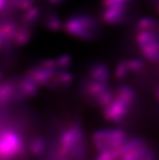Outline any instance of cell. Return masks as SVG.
Here are the masks:
<instances>
[{
    "mask_svg": "<svg viewBox=\"0 0 159 160\" xmlns=\"http://www.w3.org/2000/svg\"><path fill=\"white\" fill-rule=\"evenodd\" d=\"M50 137L48 160H83L87 156V138L77 119L54 125Z\"/></svg>",
    "mask_w": 159,
    "mask_h": 160,
    "instance_id": "cell-1",
    "label": "cell"
},
{
    "mask_svg": "<svg viewBox=\"0 0 159 160\" xmlns=\"http://www.w3.org/2000/svg\"><path fill=\"white\" fill-rule=\"evenodd\" d=\"M138 97L136 91L129 85L122 84L111 89L110 100L102 107L104 119L118 125L127 124L137 108Z\"/></svg>",
    "mask_w": 159,
    "mask_h": 160,
    "instance_id": "cell-2",
    "label": "cell"
},
{
    "mask_svg": "<svg viewBox=\"0 0 159 160\" xmlns=\"http://www.w3.org/2000/svg\"><path fill=\"white\" fill-rule=\"evenodd\" d=\"M62 28L68 35L75 39L91 42L100 36L101 20L90 12L79 11L71 14L63 22Z\"/></svg>",
    "mask_w": 159,
    "mask_h": 160,
    "instance_id": "cell-3",
    "label": "cell"
},
{
    "mask_svg": "<svg viewBox=\"0 0 159 160\" xmlns=\"http://www.w3.org/2000/svg\"><path fill=\"white\" fill-rule=\"evenodd\" d=\"M139 9L137 0H101L100 19L111 26L129 23L137 18Z\"/></svg>",
    "mask_w": 159,
    "mask_h": 160,
    "instance_id": "cell-4",
    "label": "cell"
},
{
    "mask_svg": "<svg viewBox=\"0 0 159 160\" xmlns=\"http://www.w3.org/2000/svg\"><path fill=\"white\" fill-rule=\"evenodd\" d=\"M26 75L39 87L53 92H62L69 89L74 79L69 71L50 70L35 64L26 70Z\"/></svg>",
    "mask_w": 159,
    "mask_h": 160,
    "instance_id": "cell-5",
    "label": "cell"
},
{
    "mask_svg": "<svg viewBox=\"0 0 159 160\" xmlns=\"http://www.w3.org/2000/svg\"><path fill=\"white\" fill-rule=\"evenodd\" d=\"M79 91L84 102L89 106L101 108L107 104L111 94L109 83L94 80L85 75L80 82Z\"/></svg>",
    "mask_w": 159,
    "mask_h": 160,
    "instance_id": "cell-6",
    "label": "cell"
},
{
    "mask_svg": "<svg viewBox=\"0 0 159 160\" xmlns=\"http://www.w3.org/2000/svg\"><path fill=\"white\" fill-rule=\"evenodd\" d=\"M26 141L22 135L12 128L0 131V160L22 158L28 156Z\"/></svg>",
    "mask_w": 159,
    "mask_h": 160,
    "instance_id": "cell-7",
    "label": "cell"
},
{
    "mask_svg": "<svg viewBox=\"0 0 159 160\" xmlns=\"http://www.w3.org/2000/svg\"><path fill=\"white\" fill-rule=\"evenodd\" d=\"M118 151L119 160H152L157 157L153 145L141 137H129Z\"/></svg>",
    "mask_w": 159,
    "mask_h": 160,
    "instance_id": "cell-8",
    "label": "cell"
},
{
    "mask_svg": "<svg viewBox=\"0 0 159 160\" xmlns=\"http://www.w3.org/2000/svg\"><path fill=\"white\" fill-rule=\"evenodd\" d=\"M127 132L115 127L101 128L95 131L92 136L94 146L97 152L118 149L129 138Z\"/></svg>",
    "mask_w": 159,
    "mask_h": 160,
    "instance_id": "cell-9",
    "label": "cell"
},
{
    "mask_svg": "<svg viewBox=\"0 0 159 160\" xmlns=\"http://www.w3.org/2000/svg\"><path fill=\"white\" fill-rule=\"evenodd\" d=\"M135 30V41L138 50L146 60L159 63V31Z\"/></svg>",
    "mask_w": 159,
    "mask_h": 160,
    "instance_id": "cell-10",
    "label": "cell"
},
{
    "mask_svg": "<svg viewBox=\"0 0 159 160\" xmlns=\"http://www.w3.org/2000/svg\"><path fill=\"white\" fill-rule=\"evenodd\" d=\"M26 145L28 156L37 159H47L50 146V138L49 135L35 134L26 141Z\"/></svg>",
    "mask_w": 159,
    "mask_h": 160,
    "instance_id": "cell-11",
    "label": "cell"
},
{
    "mask_svg": "<svg viewBox=\"0 0 159 160\" xmlns=\"http://www.w3.org/2000/svg\"><path fill=\"white\" fill-rule=\"evenodd\" d=\"M20 102L14 77L0 82V107Z\"/></svg>",
    "mask_w": 159,
    "mask_h": 160,
    "instance_id": "cell-12",
    "label": "cell"
},
{
    "mask_svg": "<svg viewBox=\"0 0 159 160\" xmlns=\"http://www.w3.org/2000/svg\"><path fill=\"white\" fill-rule=\"evenodd\" d=\"M72 63V57L65 54L38 61L35 64L50 70L69 71Z\"/></svg>",
    "mask_w": 159,
    "mask_h": 160,
    "instance_id": "cell-13",
    "label": "cell"
},
{
    "mask_svg": "<svg viewBox=\"0 0 159 160\" xmlns=\"http://www.w3.org/2000/svg\"><path fill=\"white\" fill-rule=\"evenodd\" d=\"M38 23L50 30L57 31L62 28V22L59 15L50 8H39Z\"/></svg>",
    "mask_w": 159,
    "mask_h": 160,
    "instance_id": "cell-14",
    "label": "cell"
},
{
    "mask_svg": "<svg viewBox=\"0 0 159 160\" xmlns=\"http://www.w3.org/2000/svg\"><path fill=\"white\" fill-rule=\"evenodd\" d=\"M84 75L94 80L107 83H109L111 77L108 65L101 61L92 62L87 68Z\"/></svg>",
    "mask_w": 159,
    "mask_h": 160,
    "instance_id": "cell-15",
    "label": "cell"
},
{
    "mask_svg": "<svg viewBox=\"0 0 159 160\" xmlns=\"http://www.w3.org/2000/svg\"><path fill=\"white\" fill-rule=\"evenodd\" d=\"M126 61L129 75H142L145 72L146 66L144 61L137 58H132L126 60Z\"/></svg>",
    "mask_w": 159,
    "mask_h": 160,
    "instance_id": "cell-16",
    "label": "cell"
},
{
    "mask_svg": "<svg viewBox=\"0 0 159 160\" xmlns=\"http://www.w3.org/2000/svg\"><path fill=\"white\" fill-rule=\"evenodd\" d=\"M129 75L126 60L120 61L117 63L114 69V78L117 81L123 82L127 78Z\"/></svg>",
    "mask_w": 159,
    "mask_h": 160,
    "instance_id": "cell-17",
    "label": "cell"
},
{
    "mask_svg": "<svg viewBox=\"0 0 159 160\" xmlns=\"http://www.w3.org/2000/svg\"><path fill=\"white\" fill-rule=\"evenodd\" d=\"M16 12L13 0H0V19Z\"/></svg>",
    "mask_w": 159,
    "mask_h": 160,
    "instance_id": "cell-18",
    "label": "cell"
},
{
    "mask_svg": "<svg viewBox=\"0 0 159 160\" xmlns=\"http://www.w3.org/2000/svg\"><path fill=\"white\" fill-rule=\"evenodd\" d=\"M153 94L155 95V98L159 102V82L155 86L153 90Z\"/></svg>",
    "mask_w": 159,
    "mask_h": 160,
    "instance_id": "cell-19",
    "label": "cell"
},
{
    "mask_svg": "<svg viewBox=\"0 0 159 160\" xmlns=\"http://www.w3.org/2000/svg\"><path fill=\"white\" fill-rule=\"evenodd\" d=\"M3 77H4L3 72L1 70H0V82H1L2 80H3L4 79Z\"/></svg>",
    "mask_w": 159,
    "mask_h": 160,
    "instance_id": "cell-20",
    "label": "cell"
},
{
    "mask_svg": "<svg viewBox=\"0 0 159 160\" xmlns=\"http://www.w3.org/2000/svg\"></svg>",
    "mask_w": 159,
    "mask_h": 160,
    "instance_id": "cell-21",
    "label": "cell"
}]
</instances>
